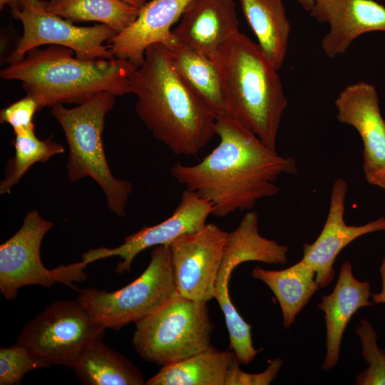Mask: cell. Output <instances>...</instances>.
Masks as SVG:
<instances>
[{
    "instance_id": "cell-27",
    "label": "cell",
    "mask_w": 385,
    "mask_h": 385,
    "mask_svg": "<svg viewBox=\"0 0 385 385\" xmlns=\"http://www.w3.org/2000/svg\"><path fill=\"white\" fill-rule=\"evenodd\" d=\"M38 368H42L40 364L26 348L17 343L0 349L1 385L19 384L26 373Z\"/></svg>"
},
{
    "instance_id": "cell-25",
    "label": "cell",
    "mask_w": 385,
    "mask_h": 385,
    "mask_svg": "<svg viewBox=\"0 0 385 385\" xmlns=\"http://www.w3.org/2000/svg\"><path fill=\"white\" fill-rule=\"evenodd\" d=\"M14 155L8 160L5 177L0 183V193L6 194L21 180L29 169L36 163H45L53 155L62 154L63 146L52 139H39L34 128L14 133Z\"/></svg>"
},
{
    "instance_id": "cell-29",
    "label": "cell",
    "mask_w": 385,
    "mask_h": 385,
    "mask_svg": "<svg viewBox=\"0 0 385 385\" xmlns=\"http://www.w3.org/2000/svg\"><path fill=\"white\" fill-rule=\"evenodd\" d=\"M236 360L231 366L225 385H267L277 376L283 364L281 359L268 361L267 368L259 374H249L241 370Z\"/></svg>"
},
{
    "instance_id": "cell-16",
    "label": "cell",
    "mask_w": 385,
    "mask_h": 385,
    "mask_svg": "<svg viewBox=\"0 0 385 385\" xmlns=\"http://www.w3.org/2000/svg\"><path fill=\"white\" fill-rule=\"evenodd\" d=\"M192 0H150L136 19L108 41V48L118 59L129 61L139 66L146 48L160 43L169 46L176 41L171 26L181 17Z\"/></svg>"
},
{
    "instance_id": "cell-30",
    "label": "cell",
    "mask_w": 385,
    "mask_h": 385,
    "mask_svg": "<svg viewBox=\"0 0 385 385\" xmlns=\"http://www.w3.org/2000/svg\"><path fill=\"white\" fill-rule=\"evenodd\" d=\"M379 270L381 279V290L378 293H371V297L373 303L385 304V255L382 260Z\"/></svg>"
},
{
    "instance_id": "cell-11",
    "label": "cell",
    "mask_w": 385,
    "mask_h": 385,
    "mask_svg": "<svg viewBox=\"0 0 385 385\" xmlns=\"http://www.w3.org/2000/svg\"><path fill=\"white\" fill-rule=\"evenodd\" d=\"M227 235L217 225L206 223L170 244L177 293L207 303L214 298Z\"/></svg>"
},
{
    "instance_id": "cell-14",
    "label": "cell",
    "mask_w": 385,
    "mask_h": 385,
    "mask_svg": "<svg viewBox=\"0 0 385 385\" xmlns=\"http://www.w3.org/2000/svg\"><path fill=\"white\" fill-rule=\"evenodd\" d=\"M348 184L342 178L332 185L326 222L316 240L303 245V257L316 272L320 287H327L334 278L333 264L339 253L356 238L375 232L385 231V217H379L362 225H349L344 218Z\"/></svg>"
},
{
    "instance_id": "cell-19",
    "label": "cell",
    "mask_w": 385,
    "mask_h": 385,
    "mask_svg": "<svg viewBox=\"0 0 385 385\" xmlns=\"http://www.w3.org/2000/svg\"><path fill=\"white\" fill-rule=\"evenodd\" d=\"M251 275L263 282L273 292L282 310L283 326L287 329L320 288L315 271L302 260L281 270H269L256 266Z\"/></svg>"
},
{
    "instance_id": "cell-2",
    "label": "cell",
    "mask_w": 385,
    "mask_h": 385,
    "mask_svg": "<svg viewBox=\"0 0 385 385\" xmlns=\"http://www.w3.org/2000/svg\"><path fill=\"white\" fill-rule=\"evenodd\" d=\"M130 85L137 114L174 154L196 156L216 135L215 117L176 72L163 43L146 48Z\"/></svg>"
},
{
    "instance_id": "cell-9",
    "label": "cell",
    "mask_w": 385,
    "mask_h": 385,
    "mask_svg": "<svg viewBox=\"0 0 385 385\" xmlns=\"http://www.w3.org/2000/svg\"><path fill=\"white\" fill-rule=\"evenodd\" d=\"M53 226V222L43 218L38 210H31L21 228L0 245V292L6 299H14L24 286L48 288L61 282L73 288L74 282L86 279L83 270L88 264L83 260L53 270L43 265L41 242Z\"/></svg>"
},
{
    "instance_id": "cell-17",
    "label": "cell",
    "mask_w": 385,
    "mask_h": 385,
    "mask_svg": "<svg viewBox=\"0 0 385 385\" xmlns=\"http://www.w3.org/2000/svg\"><path fill=\"white\" fill-rule=\"evenodd\" d=\"M239 25L235 0H192L172 34L177 42L210 56L240 31Z\"/></svg>"
},
{
    "instance_id": "cell-12",
    "label": "cell",
    "mask_w": 385,
    "mask_h": 385,
    "mask_svg": "<svg viewBox=\"0 0 385 385\" xmlns=\"http://www.w3.org/2000/svg\"><path fill=\"white\" fill-rule=\"evenodd\" d=\"M212 205L194 192L185 189L173 214L153 226H144L138 232L126 236L123 242L114 248L98 247L88 250L82 260L89 264L98 260L118 256L121 260L115 272H130L135 257L142 251L162 245H170L179 237L195 232L206 224L212 213Z\"/></svg>"
},
{
    "instance_id": "cell-15",
    "label": "cell",
    "mask_w": 385,
    "mask_h": 385,
    "mask_svg": "<svg viewBox=\"0 0 385 385\" xmlns=\"http://www.w3.org/2000/svg\"><path fill=\"white\" fill-rule=\"evenodd\" d=\"M309 13L329 26L322 41L329 58L344 54L362 34L385 31V7L374 0H314Z\"/></svg>"
},
{
    "instance_id": "cell-23",
    "label": "cell",
    "mask_w": 385,
    "mask_h": 385,
    "mask_svg": "<svg viewBox=\"0 0 385 385\" xmlns=\"http://www.w3.org/2000/svg\"><path fill=\"white\" fill-rule=\"evenodd\" d=\"M78 379L87 385L145 384L141 371L128 358L100 339L83 353L72 366Z\"/></svg>"
},
{
    "instance_id": "cell-5",
    "label": "cell",
    "mask_w": 385,
    "mask_h": 385,
    "mask_svg": "<svg viewBox=\"0 0 385 385\" xmlns=\"http://www.w3.org/2000/svg\"><path fill=\"white\" fill-rule=\"evenodd\" d=\"M115 97L113 93L101 92L71 108L63 104L54 106L51 112L68 143L66 167L69 181L91 178L102 189L109 210L123 217L133 185L115 178L111 173L102 137L106 115L112 109Z\"/></svg>"
},
{
    "instance_id": "cell-31",
    "label": "cell",
    "mask_w": 385,
    "mask_h": 385,
    "mask_svg": "<svg viewBox=\"0 0 385 385\" xmlns=\"http://www.w3.org/2000/svg\"><path fill=\"white\" fill-rule=\"evenodd\" d=\"M138 9L142 8L150 0H122Z\"/></svg>"
},
{
    "instance_id": "cell-10",
    "label": "cell",
    "mask_w": 385,
    "mask_h": 385,
    "mask_svg": "<svg viewBox=\"0 0 385 385\" xmlns=\"http://www.w3.org/2000/svg\"><path fill=\"white\" fill-rule=\"evenodd\" d=\"M11 6L13 16L23 25L24 33L7 58L9 63L21 61L29 51L45 44L69 48L82 60L115 58L103 43L118 33L107 25L77 26L48 11L43 0H14Z\"/></svg>"
},
{
    "instance_id": "cell-26",
    "label": "cell",
    "mask_w": 385,
    "mask_h": 385,
    "mask_svg": "<svg viewBox=\"0 0 385 385\" xmlns=\"http://www.w3.org/2000/svg\"><path fill=\"white\" fill-rule=\"evenodd\" d=\"M356 334L361 344V355L368 367L356 378L357 385H385V350L377 344L378 335L369 320L361 319Z\"/></svg>"
},
{
    "instance_id": "cell-8",
    "label": "cell",
    "mask_w": 385,
    "mask_h": 385,
    "mask_svg": "<svg viewBox=\"0 0 385 385\" xmlns=\"http://www.w3.org/2000/svg\"><path fill=\"white\" fill-rule=\"evenodd\" d=\"M106 329L77 300L52 302L29 321L17 337L41 367L70 368Z\"/></svg>"
},
{
    "instance_id": "cell-18",
    "label": "cell",
    "mask_w": 385,
    "mask_h": 385,
    "mask_svg": "<svg viewBox=\"0 0 385 385\" xmlns=\"http://www.w3.org/2000/svg\"><path fill=\"white\" fill-rule=\"evenodd\" d=\"M369 281H359L353 274L352 267L345 261L332 292L324 295L317 307L323 311L326 324L327 353L322 365L328 371L337 365L342 339L351 317L361 308L372 305Z\"/></svg>"
},
{
    "instance_id": "cell-21",
    "label": "cell",
    "mask_w": 385,
    "mask_h": 385,
    "mask_svg": "<svg viewBox=\"0 0 385 385\" xmlns=\"http://www.w3.org/2000/svg\"><path fill=\"white\" fill-rule=\"evenodd\" d=\"M166 47L176 72L215 119L229 116L220 77L211 58L177 41Z\"/></svg>"
},
{
    "instance_id": "cell-33",
    "label": "cell",
    "mask_w": 385,
    "mask_h": 385,
    "mask_svg": "<svg viewBox=\"0 0 385 385\" xmlns=\"http://www.w3.org/2000/svg\"><path fill=\"white\" fill-rule=\"evenodd\" d=\"M14 0H0V9H2L6 5H11Z\"/></svg>"
},
{
    "instance_id": "cell-1",
    "label": "cell",
    "mask_w": 385,
    "mask_h": 385,
    "mask_svg": "<svg viewBox=\"0 0 385 385\" xmlns=\"http://www.w3.org/2000/svg\"><path fill=\"white\" fill-rule=\"evenodd\" d=\"M217 145L194 165L175 163L173 178L212 205V215L225 217L251 210L260 200L279 192L284 174H297L296 160L265 145L230 116L216 120Z\"/></svg>"
},
{
    "instance_id": "cell-22",
    "label": "cell",
    "mask_w": 385,
    "mask_h": 385,
    "mask_svg": "<svg viewBox=\"0 0 385 385\" xmlns=\"http://www.w3.org/2000/svg\"><path fill=\"white\" fill-rule=\"evenodd\" d=\"M237 360L234 351L213 345L183 360L164 365L146 385H225L228 372Z\"/></svg>"
},
{
    "instance_id": "cell-32",
    "label": "cell",
    "mask_w": 385,
    "mask_h": 385,
    "mask_svg": "<svg viewBox=\"0 0 385 385\" xmlns=\"http://www.w3.org/2000/svg\"><path fill=\"white\" fill-rule=\"evenodd\" d=\"M297 1L304 10L309 11L313 6L314 0H297Z\"/></svg>"
},
{
    "instance_id": "cell-7",
    "label": "cell",
    "mask_w": 385,
    "mask_h": 385,
    "mask_svg": "<svg viewBox=\"0 0 385 385\" xmlns=\"http://www.w3.org/2000/svg\"><path fill=\"white\" fill-rule=\"evenodd\" d=\"M175 292L170 247L162 245L152 250L148 267L131 283L113 292L84 289L76 300L106 329L119 330L153 312Z\"/></svg>"
},
{
    "instance_id": "cell-20",
    "label": "cell",
    "mask_w": 385,
    "mask_h": 385,
    "mask_svg": "<svg viewBox=\"0 0 385 385\" xmlns=\"http://www.w3.org/2000/svg\"><path fill=\"white\" fill-rule=\"evenodd\" d=\"M240 4L258 46L279 71L286 57L291 31L283 1L240 0Z\"/></svg>"
},
{
    "instance_id": "cell-13",
    "label": "cell",
    "mask_w": 385,
    "mask_h": 385,
    "mask_svg": "<svg viewBox=\"0 0 385 385\" xmlns=\"http://www.w3.org/2000/svg\"><path fill=\"white\" fill-rule=\"evenodd\" d=\"M337 118L352 126L363 143V171L367 183L385 190V120L375 87L359 81L345 87L335 100Z\"/></svg>"
},
{
    "instance_id": "cell-3",
    "label": "cell",
    "mask_w": 385,
    "mask_h": 385,
    "mask_svg": "<svg viewBox=\"0 0 385 385\" xmlns=\"http://www.w3.org/2000/svg\"><path fill=\"white\" fill-rule=\"evenodd\" d=\"M210 57L220 77L228 115L276 150L287 105L278 71L258 44L240 31Z\"/></svg>"
},
{
    "instance_id": "cell-28",
    "label": "cell",
    "mask_w": 385,
    "mask_h": 385,
    "mask_svg": "<svg viewBox=\"0 0 385 385\" xmlns=\"http://www.w3.org/2000/svg\"><path fill=\"white\" fill-rule=\"evenodd\" d=\"M40 110L36 99L29 95L9 105L0 112L1 123L9 124L14 133L29 128H34V114Z\"/></svg>"
},
{
    "instance_id": "cell-6",
    "label": "cell",
    "mask_w": 385,
    "mask_h": 385,
    "mask_svg": "<svg viewBox=\"0 0 385 385\" xmlns=\"http://www.w3.org/2000/svg\"><path fill=\"white\" fill-rule=\"evenodd\" d=\"M213 329L207 302L176 292L135 323L132 344L144 360L163 366L208 348Z\"/></svg>"
},
{
    "instance_id": "cell-4",
    "label": "cell",
    "mask_w": 385,
    "mask_h": 385,
    "mask_svg": "<svg viewBox=\"0 0 385 385\" xmlns=\"http://www.w3.org/2000/svg\"><path fill=\"white\" fill-rule=\"evenodd\" d=\"M73 50L58 45L34 48L21 60L3 68L4 79L18 80L40 109L58 104H81L101 93H131L130 77L138 67L118 58L87 61L73 57Z\"/></svg>"
},
{
    "instance_id": "cell-24",
    "label": "cell",
    "mask_w": 385,
    "mask_h": 385,
    "mask_svg": "<svg viewBox=\"0 0 385 385\" xmlns=\"http://www.w3.org/2000/svg\"><path fill=\"white\" fill-rule=\"evenodd\" d=\"M48 11L70 21H98L120 32L137 18L140 9L122 0H49Z\"/></svg>"
}]
</instances>
